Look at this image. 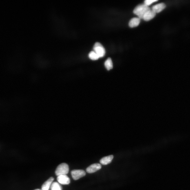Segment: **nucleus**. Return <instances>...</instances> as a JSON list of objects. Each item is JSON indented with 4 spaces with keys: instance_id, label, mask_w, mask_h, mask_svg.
Masks as SVG:
<instances>
[{
    "instance_id": "f257e3e1",
    "label": "nucleus",
    "mask_w": 190,
    "mask_h": 190,
    "mask_svg": "<svg viewBox=\"0 0 190 190\" xmlns=\"http://www.w3.org/2000/svg\"><path fill=\"white\" fill-rule=\"evenodd\" d=\"M150 10L149 7L145 4L139 5L134 9L133 13L137 15L140 19H143L144 15Z\"/></svg>"
},
{
    "instance_id": "f03ea898",
    "label": "nucleus",
    "mask_w": 190,
    "mask_h": 190,
    "mask_svg": "<svg viewBox=\"0 0 190 190\" xmlns=\"http://www.w3.org/2000/svg\"><path fill=\"white\" fill-rule=\"evenodd\" d=\"M69 171V167L68 165L66 163H62L59 165L55 171L57 176L62 175H66Z\"/></svg>"
},
{
    "instance_id": "7ed1b4c3",
    "label": "nucleus",
    "mask_w": 190,
    "mask_h": 190,
    "mask_svg": "<svg viewBox=\"0 0 190 190\" xmlns=\"http://www.w3.org/2000/svg\"><path fill=\"white\" fill-rule=\"evenodd\" d=\"M94 51L99 58L103 57L105 54V50L102 45L99 42H96L94 46Z\"/></svg>"
},
{
    "instance_id": "20e7f679",
    "label": "nucleus",
    "mask_w": 190,
    "mask_h": 190,
    "mask_svg": "<svg viewBox=\"0 0 190 190\" xmlns=\"http://www.w3.org/2000/svg\"><path fill=\"white\" fill-rule=\"evenodd\" d=\"M71 173L72 178L75 180L79 179L86 174L85 171L82 170H74L71 171Z\"/></svg>"
},
{
    "instance_id": "39448f33",
    "label": "nucleus",
    "mask_w": 190,
    "mask_h": 190,
    "mask_svg": "<svg viewBox=\"0 0 190 190\" xmlns=\"http://www.w3.org/2000/svg\"><path fill=\"white\" fill-rule=\"evenodd\" d=\"M58 182L63 185H67L70 183V179L66 175H62L58 176L57 178Z\"/></svg>"
},
{
    "instance_id": "423d86ee",
    "label": "nucleus",
    "mask_w": 190,
    "mask_h": 190,
    "mask_svg": "<svg viewBox=\"0 0 190 190\" xmlns=\"http://www.w3.org/2000/svg\"><path fill=\"white\" fill-rule=\"evenodd\" d=\"M102 168L101 165L99 163H94L89 166L86 169V171L88 173H93L100 170Z\"/></svg>"
},
{
    "instance_id": "0eeeda50",
    "label": "nucleus",
    "mask_w": 190,
    "mask_h": 190,
    "mask_svg": "<svg viewBox=\"0 0 190 190\" xmlns=\"http://www.w3.org/2000/svg\"><path fill=\"white\" fill-rule=\"evenodd\" d=\"M165 7L166 5L164 3H160L153 6L152 10L156 14V13H159L162 12L165 8Z\"/></svg>"
},
{
    "instance_id": "6e6552de",
    "label": "nucleus",
    "mask_w": 190,
    "mask_h": 190,
    "mask_svg": "<svg viewBox=\"0 0 190 190\" xmlns=\"http://www.w3.org/2000/svg\"><path fill=\"white\" fill-rule=\"evenodd\" d=\"M156 14L152 10H150L147 12L143 17V19L145 21H148L152 20L156 16Z\"/></svg>"
},
{
    "instance_id": "1a4fd4ad",
    "label": "nucleus",
    "mask_w": 190,
    "mask_h": 190,
    "mask_svg": "<svg viewBox=\"0 0 190 190\" xmlns=\"http://www.w3.org/2000/svg\"><path fill=\"white\" fill-rule=\"evenodd\" d=\"M113 158L112 155H110L104 157L100 160V163L102 165H106L110 163Z\"/></svg>"
},
{
    "instance_id": "9d476101",
    "label": "nucleus",
    "mask_w": 190,
    "mask_h": 190,
    "mask_svg": "<svg viewBox=\"0 0 190 190\" xmlns=\"http://www.w3.org/2000/svg\"><path fill=\"white\" fill-rule=\"evenodd\" d=\"M54 180V178L53 177L50 178L43 184L42 186V190H49Z\"/></svg>"
},
{
    "instance_id": "9b49d317",
    "label": "nucleus",
    "mask_w": 190,
    "mask_h": 190,
    "mask_svg": "<svg viewBox=\"0 0 190 190\" xmlns=\"http://www.w3.org/2000/svg\"><path fill=\"white\" fill-rule=\"evenodd\" d=\"M140 22V19L139 18H132L129 22V26L130 27L134 28L137 27Z\"/></svg>"
},
{
    "instance_id": "f8f14e48",
    "label": "nucleus",
    "mask_w": 190,
    "mask_h": 190,
    "mask_svg": "<svg viewBox=\"0 0 190 190\" xmlns=\"http://www.w3.org/2000/svg\"><path fill=\"white\" fill-rule=\"evenodd\" d=\"M105 66L108 70H110L113 68V63L110 58H108L105 62Z\"/></svg>"
},
{
    "instance_id": "ddd939ff",
    "label": "nucleus",
    "mask_w": 190,
    "mask_h": 190,
    "mask_svg": "<svg viewBox=\"0 0 190 190\" xmlns=\"http://www.w3.org/2000/svg\"><path fill=\"white\" fill-rule=\"evenodd\" d=\"M50 188L51 190H62V187L60 184L57 182L52 183Z\"/></svg>"
},
{
    "instance_id": "4468645a",
    "label": "nucleus",
    "mask_w": 190,
    "mask_h": 190,
    "mask_svg": "<svg viewBox=\"0 0 190 190\" xmlns=\"http://www.w3.org/2000/svg\"><path fill=\"white\" fill-rule=\"evenodd\" d=\"M89 57L93 60H97L99 58V57L94 51H91L89 54Z\"/></svg>"
},
{
    "instance_id": "2eb2a0df",
    "label": "nucleus",
    "mask_w": 190,
    "mask_h": 190,
    "mask_svg": "<svg viewBox=\"0 0 190 190\" xmlns=\"http://www.w3.org/2000/svg\"><path fill=\"white\" fill-rule=\"evenodd\" d=\"M157 0H146L144 1V4L147 6H149L152 3L157 1Z\"/></svg>"
},
{
    "instance_id": "dca6fc26",
    "label": "nucleus",
    "mask_w": 190,
    "mask_h": 190,
    "mask_svg": "<svg viewBox=\"0 0 190 190\" xmlns=\"http://www.w3.org/2000/svg\"><path fill=\"white\" fill-rule=\"evenodd\" d=\"M35 190H41L39 189H35Z\"/></svg>"
},
{
    "instance_id": "f3484780",
    "label": "nucleus",
    "mask_w": 190,
    "mask_h": 190,
    "mask_svg": "<svg viewBox=\"0 0 190 190\" xmlns=\"http://www.w3.org/2000/svg\"><path fill=\"white\" fill-rule=\"evenodd\" d=\"M41 190H42L41 189Z\"/></svg>"
}]
</instances>
